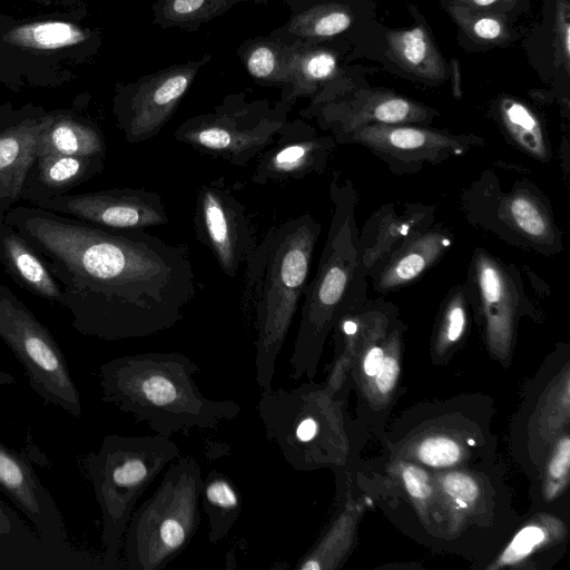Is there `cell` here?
<instances>
[{
  "label": "cell",
  "instance_id": "obj_19",
  "mask_svg": "<svg viewBox=\"0 0 570 570\" xmlns=\"http://www.w3.org/2000/svg\"><path fill=\"white\" fill-rule=\"evenodd\" d=\"M104 148V140L94 127L61 112L43 116L38 156L100 157Z\"/></svg>",
  "mask_w": 570,
  "mask_h": 570
},
{
  "label": "cell",
  "instance_id": "obj_8",
  "mask_svg": "<svg viewBox=\"0 0 570 570\" xmlns=\"http://www.w3.org/2000/svg\"><path fill=\"white\" fill-rule=\"evenodd\" d=\"M291 105L226 97L212 112L180 124L174 138L206 155L244 167L271 146L287 122Z\"/></svg>",
  "mask_w": 570,
  "mask_h": 570
},
{
  "label": "cell",
  "instance_id": "obj_42",
  "mask_svg": "<svg viewBox=\"0 0 570 570\" xmlns=\"http://www.w3.org/2000/svg\"><path fill=\"white\" fill-rule=\"evenodd\" d=\"M468 6H472L473 8H489L499 0H462Z\"/></svg>",
  "mask_w": 570,
  "mask_h": 570
},
{
  "label": "cell",
  "instance_id": "obj_15",
  "mask_svg": "<svg viewBox=\"0 0 570 570\" xmlns=\"http://www.w3.org/2000/svg\"><path fill=\"white\" fill-rule=\"evenodd\" d=\"M0 489L51 547L66 540L62 514L28 459L0 440Z\"/></svg>",
  "mask_w": 570,
  "mask_h": 570
},
{
  "label": "cell",
  "instance_id": "obj_22",
  "mask_svg": "<svg viewBox=\"0 0 570 570\" xmlns=\"http://www.w3.org/2000/svg\"><path fill=\"white\" fill-rule=\"evenodd\" d=\"M478 294L489 326L509 322L517 298V287L508 272L487 254H476L474 262Z\"/></svg>",
  "mask_w": 570,
  "mask_h": 570
},
{
  "label": "cell",
  "instance_id": "obj_31",
  "mask_svg": "<svg viewBox=\"0 0 570 570\" xmlns=\"http://www.w3.org/2000/svg\"><path fill=\"white\" fill-rule=\"evenodd\" d=\"M451 11L465 31L478 40L501 42L508 37L507 26L498 16L471 11L468 7H454Z\"/></svg>",
  "mask_w": 570,
  "mask_h": 570
},
{
  "label": "cell",
  "instance_id": "obj_33",
  "mask_svg": "<svg viewBox=\"0 0 570 570\" xmlns=\"http://www.w3.org/2000/svg\"><path fill=\"white\" fill-rule=\"evenodd\" d=\"M548 539V532L539 524L520 529L498 560V566H510L528 558Z\"/></svg>",
  "mask_w": 570,
  "mask_h": 570
},
{
  "label": "cell",
  "instance_id": "obj_34",
  "mask_svg": "<svg viewBox=\"0 0 570 570\" xmlns=\"http://www.w3.org/2000/svg\"><path fill=\"white\" fill-rule=\"evenodd\" d=\"M468 287L453 289L443 316L441 340L445 344L458 342L466 325L465 293Z\"/></svg>",
  "mask_w": 570,
  "mask_h": 570
},
{
  "label": "cell",
  "instance_id": "obj_16",
  "mask_svg": "<svg viewBox=\"0 0 570 570\" xmlns=\"http://www.w3.org/2000/svg\"><path fill=\"white\" fill-rule=\"evenodd\" d=\"M302 115L316 116L320 126L331 130L335 140L372 124H419L429 118L426 108L403 97L367 91L350 100L317 102Z\"/></svg>",
  "mask_w": 570,
  "mask_h": 570
},
{
  "label": "cell",
  "instance_id": "obj_28",
  "mask_svg": "<svg viewBox=\"0 0 570 570\" xmlns=\"http://www.w3.org/2000/svg\"><path fill=\"white\" fill-rule=\"evenodd\" d=\"M500 115L509 136L520 147L541 160L549 156L541 125L527 106L510 98L503 99Z\"/></svg>",
  "mask_w": 570,
  "mask_h": 570
},
{
  "label": "cell",
  "instance_id": "obj_36",
  "mask_svg": "<svg viewBox=\"0 0 570 570\" xmlns=\"http://www.w3.org/2000/svg\"><path fill=\"white\" fill-rule=\"evenodd\" d=\"M569 464L570 441L569 436L566 435L558 442L548 466V481L550 482L548 491L551 497H553L557 489L560 487L562 488L566 482L569 472Z\"/></svg>",
  "mask_w": 570,
  "mask_h": 570
},
{
  "label": "cell",
  "instance_id": "obj_13",
  "mask_svg": "<svg viewBox=\"0 0 570 570\" xmlns=\"http://www.w3.org/2000/svg\"><path fill=\"white\" fill-rule=\"evenodd\" d=\"M45 205L110 229H146L168 222L159 194L142 188L55 196Z\"/></svg>",
  "mask_w": 570,
  "mask_h": 570
},
{
  "label": "cell",
  "instance_id": "obj_11",
  "mask_svg": "<svg viewBox=\"0 0 570 570\" xmlns=\"http://www.w3.org/2000/svg\"><path fill=\"white\" fill-rule=\"evenodd\" d=\"M193 222L197 239L210 250L222 272L235 278L257 242L245 206L224 177L198 188Z\"/></svg>",
  "mask_w": 570,
  "mask_h": 570
},
{
  "label": "cell",
  "instance_id": "obj_25",
  "mask_svg": "<svg viewBox=\"0 0 570 570\" xmlns=\"http://www.w3.org/2000/svg\"><path fill=\"white\" fill-rule=\"evenodd\" d=\"M347 7L336 3L317 4L298 12L284 30L298 39H324L337 36L351 27Z\"/></svg>",
  "mask_w": 570,
  "mask_h": 570
},
{
  "label": "cell",
  "instance_id": "obj_9",
  "mask_svg": "<svg viewBox=\"0 0 570 570\" xmlns=\"http://www.w3.org/2000/svg\"><path fill=\"white\" fill-rule=\"evenodd\" d=\"M0 338L24 370L31 389L47 403L80 419V393L65 355L48 330L0 285Z\"/></svg>",
  "mask_w": 570,
  "mask_h": 570
},
{
  "label": "cell",
  "instance_id": "obj_38",
  "mask_svg": "<svg viewBox=\"0 0 570 570\" xmlns=\"http://www.w3.org/2000/svg\"><path fill=\"white\" fill-rule=\"evenodd\" d=\"M399 373L397 360L393 355H385L379 372L374 376L377 391L382 394L391 392L395 386Z\"/></svg>",
  "mask_w": 570,
  "mask_h": 570
},
{
  "label": "cell",
  "instance_id": "obj_27",
  "mask_svg": "<svg viewBox=\"0 0 570 570\" xmlns=\"http://www.w3.org/2000/svg\"><path fill=\"white\" fill-rule=\"evenodd\" d=\"M244 65L253 79L264 83H287L288 45L272 39L244 43Z\"/></svg>",
  "mask_w": 570,
  "mask_h": 570
},
{
  "label": "cell",
  "instance_id": "obj_44",
  "mask_svg": "<svg viewBox=\"0 0 570 570\" xmlns=\"http://www.w3.org/2000/svg\"><path fill=\"white\" fill-rule=\"evenodd\" d=\"M469 443H470V444H474V442H473L472 440H469Z\"/></svg>",
  "mask_w": 570,
  "mask_h": 570
},
{
  "label": "cell",
  "instance_id": "obj_37",
  "mask_svg": "<svg viewBox=\"0 0 570 570\" xmlns=\"http://www.w3.org/2000/svg\"><path fill=\"white\" fill-rule=\"evenodd\" d=\"M403 484L407 493L417 500H426L432 492L428 473L414 464H404L401 470Z\"/></svg>",
  "mask_w": 570,
  "mask_h": 570
},
{
  "label": "cell",
  "instance_id": "obj_35",
  "mask_svg": "<svg viewBox=\"0 0 570 570\" xmlns=\"http://www.w3.org/2000/svg\"><path fill=\"white\" fill-rule=\"evenodd\" d=\"M441 484L445 494L460 509H468L479 495L478 484L468 474L449 473L442 479Z\"/></svg>",
  "mask_w": 570,
  "mask_h": 570
},
{
  "label": "cell",
  "instance_id": "obj_41",
  "mask_svg": "<svg viewBox=\"0 0 570 570\" xmlns=\"http://www.w3.org/2000/svg\"><path fill=\"white\" fill-rule=\"evenodd\" d=\"M12 529V522L11 518L3 505V503L0 501V534H8Z\"/></svg>",
  "mask_w": 570,
  "mask_h": 570
},
{
  "label": "cell",
  "instance_id": "obj_18",
  "mask_svg": "<svg viewBox=\"0 0 570 570\" xmlns=\"http://www.w3.org/2000/svg\"><path fill=\"white\" fill-rule=\"evenodd\" d=\"M42 118L28 119L0 131L1 199H14L21 193L27 173L38 157Z\"/></svg>",
  "mask_w": 570,
  "mask_h": 570
},
{
  "label": "cell",
  "instance_id": "obj_10",
  "mask_svg": "<svg viewBox=\"0 0 570 570\" xmlns=\"http://www.w3.org/2000/svg\"><path fill=\"white\" fill-rule=\"evenodd\" d=\"M210 56L175 65L141 77L128 85H118L114 111L126 139L131 144L158 135L174 115L193 83L198 70Z\"/></svg>",
  "mask_w": 570,
  "mask_h": 570
},
{
  "label": "cell",
  "instance_id": "obj_17",
  "mask_svg": "<svg viewBox=\"0 0 570 570\" xmlns=\"http://www.w3.org/2000/svg\"><path fill=\"white\" fill-rule=\"evenodd\" d=\"M450 245L451 239L436 230L412 234L387 256L375 278V288L386 292L414 281Z\"/></svg>",
  "mask_w": 570,
  "mask_h": 570
},
{
  "label": "cell",
  "instance_id": "obj_40",
  "mask_svg": "<svg viewBox=\"0 0 570 570\" xmlns=\"http://www.w3.org/2000/svg\"><path fill=\"white\" fill-rule=\"evenodd\" d=\"M385 353L379 346H372L365 354L363 360V371L368 377H374L379 372Z\"/></svg>",
  "mask_w": 570,
  "mask_h": 570
},
{
  "label": "cell",
  "instance_id": "obj_3",
  "mask_svg": "<svg viewBox=\"0 0 570 570\" xmlns=\"http://www.w3.org/2000/svg\"><path fill=\"white\" fill-rule=\"evenodd\" d=\"M321 229L308 213L272 226L245 263L243 301L254 315L255 380L262 391L273 389Z\"/></svg>",
  "mask_w": 570,
  "mask_h": 570
},
{
  "label": "cell",
  "instance_id": "obj_20",
  "mask_svg": "<svg viewBox=\"0 0 570 570\" xmlns=\"http://www.w3.org/2000/svg\"><path fill=\"white\" fill-rule=\"evenodd\" d=\"M202 510L208 520V540L217 544L225 539L242 512V495L224 473L210 470L203 479Z\"/></svg>",
  "mask_w": 570,
  "mask_h": 570
},
{
  "label": "cell",
  "instance_id": "obj_5",
  "mask_svg": "<svg viewBox=\"0 0 570 570\" xmlns=\"http://www.w3.org/2000/svg\"><path fill=\"white\" fill-rule=\"evenodd\" d=\"M334 205L327 238L314 278L306 284L301 322L289 357L291 377L313 376L322 343L334 322L366 294L367 269L356 226V191L350 180L333 179Z\"/></svg>",
  "mask_w": 570,
  "mask_h": 570
},
{
  "label": "cell",
  "instance_id": "obj_7",
  "mask_svg": "<svg viewBox=\"0 0 570 570\" xmlns=\"http://www.w3.org/2000/svg\"><path fill=\"white\" fill-rule=\"evenodd\" d=\"M202 489V468L194 456L180 455L169 464L157 489L128 522L127 568L160 570L187 548L200 524Z\"/></svg>",
  "mask_w": 570,
  "mask_h": 570
},
{
  "label": "cell",
  "instance_id": "obj_29",
  "mask_svg": "<svg viewBox=\"0 0 570 570\" xmlns=\"http://www.w3.org/2000/svg\"><path fill=\"white\" fill-rule=\"evenodd\" d=\"M512 225L538 244H551L552 225L541 202L525 191L513 193L504 202Z\"/></svg>",
  "mask_w": 570,
  "mask_h": 570
},
{
  "label": "cell",
  "instance_id": "obj_2",
  "mask_svg": "<svg viewBox=\"0 0 570 570\" xmlns=\"http://www.w3.org/2000/svg\"><path fill=\"white\" fill-rule=\"evenodd\" d=\"M198 371L177 352L118 356L99 367L101 399L167 438L236 419L242 411L237 402L203 395L194 379Z\"/></svg>",
  "mask_w": 570,
  "mask_h": 570
},
{
  "label": "cell",
  "instance_id": "obj_21",
  "mask_svg": "<svg viewBox=\"0 0 570 570\" xmlns=\"http://www.w3.org/2000/svg\"><path fill=\"white\" fill-rule=\"evenodd\" d=\"M337 69L336 56L325 49L307 48L303 43L288 45L287 83L291 90L283 101L293 104L295 98L312 94L320 83L331 79Z\"/></svg>",
  "mask_w": 570,
  "mask_h": 570
},
{
  "label": "cell",
  "instance_id": "obj_23",
  "mask_svg": "<svg viewBox=\"0 0 570 570\" xmlns=\"http://www.w3.org/2000/svg\"><path fill=\"white\" fill-rule=\"evenodd\" d=\"M386 39L393 58L407 71L431 80L444 77V63L423 27L392 31Z\"/></svg>",
  "mask_w": 570,
  "mask_h": 570
},
{
  "label": "cell",
  "instance_id": "obj_39",
  "mask_svg": "<svg viewBox=\"0 0 570 570\" xmlns=\"http://www.w3.org/2000/svg\"><path fill=\"white\" fill-rule=\"evenodd\" d=\"M557 33L561 46V53L568 68L570 53V22H569V4L566 0L558 1L557 9Z\"/></svg>",
  "mask_w": 570,
  "mask_h": 570
},
{
  "label": "cell",
  "instance_id": "obj_1",
  "mask_svg": "<svg viewBox=\"0 0 570 570\" xmlns=\"http://www.w3.org/2000/svg\"><path fill=\"white\" fill-rule=\"evenodd\" d=\"M22 230L90 293L76 320L82 333L111 341L147 337L179 323L196 295L188 248L145 229L108 232L36 216Z\"/></svg>",
  "mask_w": 570,
  "mask_h": 570
},
{
  "label": "cell",
  "instance_id": "obj_43",
  "mask_svg": "<svg viewBox=\"0 0 570 570\" xmlns=\"http://www.w3.org/2000/svg\"><path fill=\"white\" fill-rule=\"evenodd\" d=\"M16 379L8 372L0 371V385L13 384Z\"/></svg>",
  "mask_w": 570,
  "mask_h": 570
},
{
  "label": "cell",
  "instance_id": "obj_14",
  "mask_svg": "<svg viewBox=\"0 0 570 570\" xmlns=\"http://www.w3.org/2000/svg\"><path fill=\"white\" fill-rule=\"evenodd\" d=\"M336 141L318 136L303 120L286 122L274 142L256 158L252 180L257 185L286 184L322 174Z\"/></svg>",
  "mask_w": 570,
  "mask_h": 570
},
{
  "label": "cell",
  "instance_id": "obj_4",
  "mask_svg": "<svg viewBox=\"0 0 570 570\" xmlns=\"http://www.w3.org/2000/svg\"><path fill=\"white\" fill-rule=\"evenodd\" d=\"M81 0H22L0 11V83L55 87L73 79L101 46Z\"/></svg>",
  "mask_w": 570,
  "mask_h": 570
},
{
  "label": "cell",
  "instance_id": "obj_12",
  "mask_svg": "<svg viewBox=\"0 0 570 570\" xmlns=\"http://www.w3.org/2000/svg\"><path fill=\"white\" fill-rule=\"evenodd\" d=\"M336 144L356 142L371 149L390 166L402 169L435 164L449 156L463 155L473 137L452 136L443 131L406 126L372 124L337 138Z\"/></svg>",
  "mask_w": 570,
  "mask_h": 570
},
{
  "label": "cell",
  "instance_id": "obj_24",
  "mask_svg": "<svg viewBox=\"0 0 570 570\" xmlns=\"http://www.w3.org/2000/svg\"><path fill=\"white\" fill-rule=\"evenodd\" d=\"M0 249L9 268L29 289L49 299H61L57 284L23 239L9 230L0 237Z\"/></svg>",
  "mask_w": 570,
  "mask_h": 570
},
{
  "label": "cell",
  "instance_id": "obj_30",
  "mask_svg": "<svg viewBox=\"0 0 570 570\" xmlns=\"http://www.w3.org/2000/svg\"><path fill=\"white\" fill-rule=\"evenodd\" d=\"M101 157V156H100ZM100 157L48 154L38 156L40 180L49 187H63L77 181Z\"/></svg>",
  "mask_w": 570,
  "mask_h": 570
},
{
  "label": "cell",
  "instance_id": "obj_26",
  "mask_svg": "<svg viewBox=\"0 0 570 570\" xmlns=\"http://www.w3.org/2000/svg\"><path fill=\"white\" fill-rule=\"evenodd\" d=\"M247 0H159L155 7V21L164 28L196 29L202 23Z\"/></svg>",
  "mask_w": 570,
  "mask_h": 570
},
{
  "label": "cell",
  "instance_id": "obj_32",
  "mask_svg": "<svg viewBox=\"0 0 570 570\" xmlns=\"http://www.w3.org/2000/svg\"><path fill=\"white\" fill-rule=\"evenodd\" d=\"M416 458L432 468H446L456 464L462 458V448L453 439L433 436L424 439L415 448Z\"/></svg>",
  "mask_w": 570,
  "mask_h": 570
},
{
  "label": "cell",
  "instance_id": "obj_6",
  "mask_svg": "<svg viewBox=\"0 0 570 570\" xmlns=\"http://www.w3.org/2000/svg\"><path fill=\"white\" fill-rule=\"evenodd\" d=\"M180 456L170 438L108 434L85 469L101 511L104 567H119V547L136 504L153 481Z\"/></svg>",
  "mask_w": 570,
  "mask_h": 570
}]
</instances>
